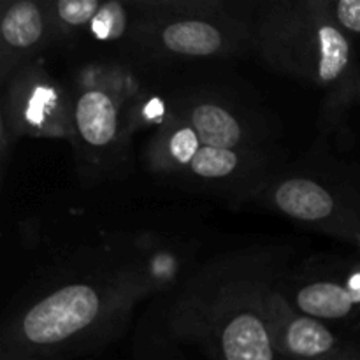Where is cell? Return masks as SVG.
<instances>
[{
    "mask_svg": "<svg viewBox=\"0 0 360 360\" xmlns=\"http://www.w3.org/2000/svg\"><path fill=\"white\" fill-rule=\"evenodd\" d=\"M164 290L139 248L104 245L42 271L6 309L0 360H76L129 327L137 304Z\"/></svg>",
    "mask_w": 360,
    "mask_h": 360,
    "instance_id": "6da1fadb",
    "label": "cell"
},
{
    "mask_svg": "<svg viewBox=\"0 0 360 360\" xmlns=\"http://www.w3.org/2000/svg\"><path fill=\"white\" fill-rule=\"evenodd\" d=\"M294 250L248 246L221 253L181 281L164 330L210 360H280L267 326V299L292 267Z\"/></svg>",
    "mask_w": 360,
    "mask_h": 360,
    "instance_id": "7a4b0ae2",
    "label": "cell"
},
{
    "mask_svg": "<svg viewBox=\"0 0 360 360\" xmlns=\"http://www.w3.org/2000/svg\"><path fill=\"white\" fill-rule=\"evenodd\" d=\"M253 53L274 72L327 94L326 132L352 105L360 63L327 0L260 2L253 9Z\"/></svg>",
    "mask_w": 360,
    "mask_h": 360,
    "instance_id": "3957f363",
    "label": "cell"
},
{
    "mask_svg": "<svg viewBox=\"0 0 360 360\" xmlns=\"http://www.w3.org/2000/svg\"><path fill=\"white\" fill-rule=\"evenodd\" d=\"M139 23L130 62L225 60L253 53L252 2L224 0H137Z\"/></svg>",
    "mask_w": 360,
    "mask_h": 360,
    "instance_id": "277c9868",
    "label": "cell"
},
{
    "mask_svg": "<svg viewBox=\"0 0 360 360\" xmlns=\"http://www.w3.org/2000/svg\"><path fill=\"white\" fill-rule=\"evenodd\" d=\"M248 202L360 250V171L329 153L283 165Z\"/></svg>",
    "mask_w": 360,
    "mask_h": 360,
    "instance_id": "5b68a950",
    "label": "cell"
},
{
    "mask_svg": "<svg viewBox=\"0 0 360 360\" xmlns=\"http://www.w3.org/2000/svg\"><path fill=\"white\" fill-rule=\"evenodd\" d=\"M169 111L185 120L202 146L225 150H280L281 123L274 112L253 102L220 90L211 83L178 84L165 94Z\"/></svg>",
    "mask_w": 360,
    "mask_h": 360,
    "instance_id": "8992f818",
    "label": "cell"
},
{
    "mask_svg": "<svg viewBox=\"0 0 360 360\" xmlns=\"http://www.w3.org/2000/svg\"><path fill=\"white\" fill-rule=\"evenodd\" d=\"M2 158L21 137L72 139V91L48 72L42 60L28 63L2 83Z\"/></svg>",
    "mask_w": 360,
    "mask_h": 360,
    "instance_id": "52a82bcc",
    "label": "cell"
},
{
    "mask_svg": "<svg viewBox=\"0 0 360 360\" xmlns=\"http://www.w3.org/2000/svg\"><path fill=\"white\" fill-rule=\"evenodd\" d=\"M72 146L77 174L83 185L111 176L127 158L132 134L129 108L97 84L74 77Z\"/></svg>",
    "mask_w": 360,
    "mask_h": 360,
    "instance_id": "ba28073f",
    "label": "cell"
},
{
    "mask_svg": "<svg viewBox=\"0 0 360 360\" xmlns=\"http://www.w3.org/2000/svg\"><path fill=\"white\" fill-rule=\"evenodd\" d=\"M278 290L304 315L360 327V253H323L292 264L278 281Z\"/></svg>",
    "mask_w": 360,
    "mask_h": 360,
    "instance_id": "9c48e42d",
    "label": "cell"
},
{
    "mask_svg": "<svg viewBox=\"0 0 360 360\" xmlns=\"http://www.w3.org/2000/svg\"><path fill=\"white\" fill-rule=\"evenodd\" d=\"M283 160L281 150L250 151L202 146L176 183L190 190L227 197L238 204L248 202L253 193L283 167Z\"/></svg>",
    "mask_w": 360,
    "mask_h": 360,
    "instance_id": "30bf717a",
    "label": "cell"
},
{
    "mask_svg": "<svg viewBox=\"0 0 360 360\" xmlns=\"http://www.w3.org/2000/svg\"><path fill=\"white\" fill-rule=\"evenodd\" d=\"M53 46L48 0H9L0 14V84Z\"/></svg>",
    "mask_w": 360,
    "mask_h": 360,
    "instance_id": "8fae6325",
    "label": "cell"
},
{
    "mask_svg": "<svg viewBox=\"0 0 360 360\" xmlns=\"http://www.w3.org/2000/svg\"><path fill=\"white\" fill-rule=\"evenodd\" d=\"M200 148L202 143L195 130L185 120L169 111L165 122L155 129L148 139L143 160L153 174L176 181L188 169Z\"/></svg>",
    "mask_w": 360,
    "mask_h": 360,
    "instance_id": "7c38bea8",
    "label": "cell"
},
{
    "mask_svg": "<svg viewBox=\"0 0 360 360\" xmlns=\"http://www.w3.org/2000/svg\"><path fill=\"white\" fill-rule=\"evenodd\" d=\"M139 23L137 0H105L84 32L83 42H94L101 48L116 49L129 58Z\"/></svg>",
    "mask_w": 360,
    "mask_h": 360,
    "instance_id": "4fadbf2b",
    "label": "cell"
},
{
    "mask_svg": "<svg viewBox=\"0 0 360 360\" xmlns=\"http://www.w3.org/2000/svg\"><path fill=\"white\" fill-rule=\"evenodd\" d=\"M53 28V46L72 44L83 39L102 0H48Z\"/></svg>",
    "mask_w": 360,
    "mask_h": 360,
    "instance_id": "5bb4252c",
    "label": "cell"
},
{
    "mask_svg": "<svg viewBox=\"0 0 360 360\" xmlns=\"http://www.w3.org/2000/svg\"><path fill=\"white\" fill-rule=\"evenodd\" d=\"M143 341H137V359L139 360H190L179 350V343L172 340L164 327L148 329Z\"/></svg>",
    "mask_w": 360,
    "mask_h": 360,
    "instance_id": "9a60e30c",
    "label": "cell"
},
{
    "mask_svg": "<svg viewBox=\"0 0 360 360\" xmlns=\"http://www.w3.org/2000/svg\"><path fill=\"white\" fill-rule=\"evenodd\" d=\"M327 11L345 35L360 37V0H327Z\"/></svg>",
    "mask_w": 360,
    "mask_h": 360,
    "instance_id": "2e32d148",
    "label": "cell"
},
{
    "mask_svg": "<svg viewBox=\"0 0 360 360\" xmlns=\"http://www.w3.org/2000/svg\"><path fill=\"white\" fill-rule=\"evenodd\" d=\"M352 105H360V69L352 86Z\"/></svg>",
    "mask_w": 360,
    "mask_h": 360,
    "instance_id": "e0dca14e",
    "label": "cell"
}]
</instances>
